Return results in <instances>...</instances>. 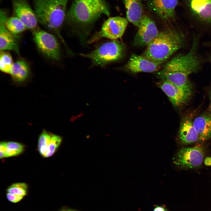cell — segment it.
<instances>
[{
    "mask_svg": "<svg viewBox=\"0 0 211 211\" xmlns=\"http://www.w3.org/2000/svg\"><path fill=\"white\" fill-rule=\"evenodd\" d=\"M67 211H75L69 210H68Z\"/></svg>",
    "mask_w": 211,
    "mask_h": 211,
    "instance_id": "d6a6232c",
    "label": "cell"
},
{
    "mask_svg": "<svg viewBox=\"0 0 211 211\" xmlns=\"http://www.w3.org/2000/svg\"><path fill=\"white\" fill-rule=\"evenodd\" d=\"M52 134L44 130L39 137L38 148L40 154L45 157Z\"/></svg>",
    "mask_w": 211,
    "mask_h": 211,
    "instance_id": "44dd1931",
    "label": "cell"
},
{
    "mask_svg": "<svg viewBox=\"0 0 211 211\" xmlns=\"http://www.w3.org/2000/svg\"><path fill=\"white\" fill-rule=\"evenodd\" d=\"M153 211H165V210L162 207L157 206L154 209Z\"/></svg>",
    "mask_w": 211,
    "mask_h": 211,
    "instance_id": "f1b7e54d",
    "label": "cell"
},
{
    "mask_svg": "<svg viewBox=\"0 0 211 211\" xmlns=\"http://www.w3.org/2000/svg\"><path fill=\"white\" fill-rule=\"evenodd\" d=\"M5 25L10 33L16 35L23 32L27 29L21 21L15 16L8 17L6 21Z\"/></svg>",
    "mask_w": 211,
    "mask_h": 211,
    "instance_id": "ffe728a7",
    "label": "cell"
},
{
    "mask_svg": "<svg viewBox=\"0 0 211 211\" xmlns=\"http://www.w3.org/2000/svg\"><path fill=\"white\" fill-rule=\"evenodd\" d=\"M105 0H74L67 12L65 21L79 28L90 26L103 14H110Z\"/></svg>",
    "mask_w": 211,
    "mask_h": 211,
    "instance_id": "7a4b0ae2",
    "label": "cell"
},
{
    "mask_svg": "<svg viewBox=\"0 0 211 211\" xmlns=\"http://www.w3.org/2000/svg\"><path fill=\"white\" fill-rule=\"evenodd\" d=\"M199 39V35H194L188 52L178 55L166 63L158 72V77L184 90H192L189 76L199 69L202 62L197 52Z\"/></svg>",
    "mask_w": 211,
    "mask_h": 211,
    "instance_id": "6da1fadb",
    "label": "cell"
},
{
    "mask_svg": "<svg viewBox=\"0 0 211 211\" xmlns=\"http://www.w3.org/2000/svg\"><path fill=\"white\" fill-rule=\"evenodd\" d=\"M209 96L210 101V109L211 112V88L209 91Z\"/></svg>",
    "mask_w": 211,
    "mask_h": 211,
    "instance_id": "f546056e",
    "label": "cell"
},
{
    "mask_svg": "<svg viewBox=\"0 0 211 211\" xmlns=\"http://www.w3.org/2000/svg\"><path fill=\"white\" fill-rule=\"evenodd\" d=\"M13 11L15 16L23 23L27 29L34 30L38 21L34 9L27 0H11Z\"/></svg>",
    "mask_w": 211,
    "mask_h": 211,
    "instance_id": "30bf717a",
    "label": "cell"
},
{
    "mask_svg": "<svg viewBox=\"0 0 211 211\" xmlns=\"http://www.w3.org/2000/svg\"><path fill=\"white\" fill-rule=\"evenodd\" d=\"M27 188L28 186L25 183H16L13 184L8 188L7 192L16 195L24 196L26 194Z\"/></svg>",
    "mask_w": 211,
    "mask_h": 211,
    "instance_id": "d4e9b609",
    "label": "cell"
},
{
    "mask_svg": "<svg viewBox=\"0 0 211 211\" xmlns=\"http://www.w3.org/2000/svg\"><path fill=\"white\" fill-rule=\"evenodd\" d=\"M62 140V138L61 137L52 134L45 157H48L52 156L60 146Z\"/></svg>",
    "mask_w": 211,
    "mask_h": 211,
    "instance_id": "cb8c5ba5",
    "label": "cell"
},
{
    "mask_svg": "<svg viewBox=\"0 0 211 211\" xmlns=\"http://www.w3.org/2000/svg\"><path fill=\"white\" fill-rule=\"evenodd\" d=\"M204 164L207 166H211V157H207L204 160Z\"/></svg>",
    "mask_w": 211,
    "mask_h": 211,
    "instance_id": "83f0119b",
    "label": "cell"
},
{
    "mask_svg": "<svg viewBox=\"0 0 211 211\" xmlns=\"http://www.w3.org/2000/svg\"><path fill=\"white\" fill-rule=\"evenodd\" d=\"M185 12L195 22L211 27V0H183Z\"/></svg>",
    "mask_w": 211,
    "mask_h": 211,
    "instance_id": "ba28073f",
    "label": "cell"
},
{
    "mask_svg": "<svg viewBox=\"0 0 211 211\" xmlns=\"http://www.w3.org/2000/svg\"><path fill=\"white\" fill-rule=\"evenodd\" d=\"M135 36L134 45L137 46H147L158 35L159 32L154 22L143 16Z\"/></svg>",
    "mask_w": 211,
    "mask_h": 211,
    "instance_id": "8fae6325",
    "label": "cell"
},
{
    "mask_svg": "<svg viewBox=\"0 0 211 211\" xmlns=\"http://www.w3.org/2000/svg\"><path fill=\"white\" fill-rule=\"evenodd\" d=\"M6 142H2L0 144V157L1 159L6 157L5 152Z\"/></svg>",
    "mask_w": 211,
    "mask_h": 211,
    "instance_id": "4316f807",
    "label": "cell"
},
{
    "mask_svg": "<svg viewBox=\"0 0 211 211\" xmlns=\"http://www.w3.org/2000/svg\"><path fill=\"white\" fill-rule=\"evenodd\" d=\"M208 59L210 62L211 64V54L208 56Z\"/></svg>",
    "mask_w": 211,
    "mask_h": 211,
    "instance_id": "1f68e13d",
    "label": "cell"
},
{
    "mask_svg": "<svg viewBox=\"0 0 211 211\" xmlns=\"http://www.w3.org/2000/svg\"><path fill=\"white\" fill-rule=\"evenodd\" d=\"M38 22L55 33L67 48L60 33L65 18L69 0H32Z\"/></svg>",
    "mask_w": 211,
    "mask_h": 211,
    "instance_id": "3957f363",
    "label": "cell"
},
{
    "mask_svg": "<svg viewBox=\"0 0 211 211\" xmlns=\"http://www.w3.org/2000/svg\"><path fill=\"white\" fill-rule=\"evenodd\" d=\"M14 63L11 54L5 51L0 53V69L2 72L10 74Z\"/></svg>",
    "mask_w": 211,
    "mask_h": 211,
    "instance_id": "7402d4cb",
    "label": "cell"
},
{
    "mask_svg": "<svg viewBox=\"0 0 211 211\" xmlns=\"http://www.w3.org/2000/svg\"><path fill=\"white\" fill-rule=\"evenodd\" d=\"M0 0V1H2V0Z\"/></svg>",
    "mask_w": 211,
    "mask_h": 211,
    "instance_id": "836d02e7",
    "label": "cell"
},
{
    "mask_svg": "<svg viewBox=\"0 0 211 211\" xmlns=\"http://www.w3.org/2000/svg\"><path fill=\"white\" fill-rule=\"evenodd\" d=\"M204 45L206 47H211V41L205 42Z\"/></svg>",
    "mask_w": 211,
    "mask_h": 211,
    "instance_id": "4dcf8cb0",
    "label": "cell"
},
{
    "mask_svg": "<svg viewBox=\"0 0 211 211\" xmlns=\"http://www.w3.org/2000/svg\"><path fill=\"white\" fill-rule=\"evenodd\" d=\"M29 73L28 63L23 60H19L14 63L10 74L14 81L21 82L28 78Z\"/></svg>",
    "mask_w": 211,
    "mask_h": 211,
    "instance_id": "d6986e66",
    "label": "cell"
},
{
    "mask_svg": "<svg viewBox=\"0 0 211 211\" xmlns=\"http://www.w3.org/2000/svg\"><path fill=\"white\" fill-rule=\"evenodd\" d=\"M177 139L179 144L184 145L198 141V135L193 125V120L190 115L185 116L182 120Z\"/></svg>",
    "mask_w": 211,
    "mask_h": 211,
    "instance_id": "2e32d148",
    "label": "cell"
},
{
    "mask_svg": "<svg viewBox=\"0 0 211 211\" xmlns=\"http://www.w3.org/2000/svg\"><path fill=\"white\" fill-rule=\"evenodd\" d=\"M125 51L124 45L116 40L105 43L89 53L79 55L90 59L92 66L103 67L121 59Z\"/></svg>",
    "mask_w": 211,
    "mask_h": 211,
    "instance_id": "5b68a950",
    "label": "cell"
},
{
    "mask_svg": "<svg viewBox=\"0 0 211 211\" xmlns=\"http://www.w3.org/2000/svg\"><path fill=\"white\" fill-rule=\"evenodd\" d=\"M205 155V149L202 146L183 147L177 151L172 160L174 165L181 169L198 168L202 165Z\"/></svg>",
    "mask_w": 211,
    "mask_h": 211,
    "instance_id": "8992f818",
    "label": "cell"
},
{
    "mask_svg": "<svg viewBox=\"0 0 211 211\" xmlns=\"http://www.w3.org/2000/svg\"><path fill=\"white\" fill-rule=\"evenodd\" d=\"M179 0H148L149 9L161 19H174Z\"/></svg>",
    "mask_w": 211,
    "mask_h": 211,
    "instance_id": "5bb4252c",
    "label": "cell"
},
{
    "mask_svg": "<svg viewBox=\"0 0 211 211\" xmlns=\"http://www.w3.org/2000/svg\"><path fill=\"white\" fill-rule=\"evenodd\" d=\"M162 63L151 60L142 55L133 54L123 68L134 73L152 72L158 70Z\"/></svg>",
    "mask_w": 211,
    "mask_h": 211,
    "instance_id": "7c38bea8",
    "label": "cell"
},
{
    "mask_svg": "<svg viewBox=\"0 0 211 211\" xmlns=\"http://www.w3.org/2000/svg\"><path fill=\"white\" fill-rule=\"evenodd\" d=\"M24 147L22 144L14 142H6L5 152L6 157L16 156L23 152Z\"/></svg>",
    "mask_w": 211,
    "mask_h": 211,
    "instance_id": "603a6c76",
    "label": "cell"
},
{
    "mask_svg": "<svg viewBox=\"0 0 211 211\" xmlns=\"http://www.w3.org/2000/svg\"><path fill=\"white\" fill-rule=\"evenodd\" d=\"M128 23L127 19L123 17H110L105 21L101 30L93 36L88 42L93 43L103 37L113 40L120 38L124 34Z\"/></svg>",
    "mask_w": 211,
    "mask_h": 211,
    "instance_id": "9c48e42d",
    "label": "cell"
},
{
    "mask_svg": "<svg viewBox=\"0 0 211 211\" xmlns=\"http://www.w3.org/2000/svg\"><path fill=\"white\" fill-rule=\"evenodd\" d=\"M8 17L5 9L0 11V49L1 51L12 50L19 54L18 39V36L10 33L6 27L5 23Z\"/></svg>",
    "mask_w": 211,
    "mask_h": 211,
    "instance_id": "4fadbf2b",
    "label": "cell"
},
{
    "mask_svg": "<svg viewBox=\"0 0 211 211\" xmlns=\"http://www.w3.org/2000/svg\"><path fill=\"white\" fill-rule=\"evenodd\" d=\"M33 39L40 52L48 59L58 61L61 59L59 44L56 37L46 31L39 29L33 30Z\"/></svg>",
    "mask_w": 211,
    "mask_h": 211,
    "instance_id": "52a82bcc",
    "label": "cell"
},
{
    "mask_svg": "<svg viewBox=\"0 0 211 211\" xmlns=\"http://www.w3.org/2000/svg\"><path fill=\"white\" fill-rule=\"evenodd\" d=\"M158 86L166 95L172 104L176 107L185 104L192 93L166 81L162 80Z\"/></svg>",
    "mask_w": 211,
    "mask_h": 211,
    "instance_id": "9a60e30c",
    "label": "cell"
},
{
    "mask_svg": "<svg viewBox=\"0 0 211 211\" xmlns=\"http://www.w3.org/2000/svg\"><path fill=\"white\" fill-rule=\"evenodd\" d=\"M193 125L198 135V141L204 142L211 138V115L205 113L193 120Z\"/></svg>",
    "mask_w": 211,
    "mask_h": 211,
    "instance_id": "ac0fdd59",
    "label": "cell"
},
{
    "mask_svg": "<svg viewBox=\"0 0 211 211\" xmlns=\"http://www.w3.org/2000/svg\"><path fill=\"white\" fill-rule=\"evenodd\" d=\"M125 9L126 19L138 28L143 16L142 0H122Z\"/></svg>",
    "mask_w": 211,
    "mask_h": 211,
    "instance_id": "e0dca14e",
    "label": "cell"
},
{
    "mask_svg": "<svg viewBox=\"0 0 211 211\" xmlns=\"http://www.w3.org/2000/svg\"><path fill=\"white\" fill-rule=\"evenodd\" d=\"M183 34L174 29L159 32L147 45L142 55L151 60L163 63L184 45Z\"/></svg>",
    "mask_w": 211,
    "mask_h": 211,
    "instance_id": "277c9868",
    "label": "cell"
},
{
    "mask_svg": "<svg viewBox=\"0 0 211 211\" xmlns=\"http://www.w3.org/2000/svg\"><path fill=\"white\" fill-rule=\"evenodd\" d=\"M23 196L16 195L8 193L7 194V197L10 201L13 203H16L20 201L23 198Z\"/></svg>",
    "mask_w": 211,
    "mask_h": 211,
    "instance_id": "484cf974",
    "label": "cell"
}]
</instances>
